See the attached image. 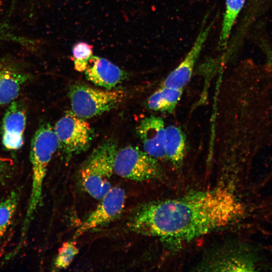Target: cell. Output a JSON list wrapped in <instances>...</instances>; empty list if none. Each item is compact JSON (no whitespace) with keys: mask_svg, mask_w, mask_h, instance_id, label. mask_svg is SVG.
Returning a JSON list of instances; mask_svg holds the SVG:
<instances>
[{"mask_svg":"<svg viewBox=\"0 0 272 272\" xmlns=\"http://www.w3.org/2000/svg\"><path fill=\"white\" fill-rule=\"evenodd\" d=\"M242 212L233 194L218 187L145 203L126 225L132 232L177 245L226 227Z\"/></svg>","mask_w":272,"mask_h":272,"instance_id":"obj_1","label":"cell"},{"mask_svg":"<svg viewBox=\"0 0 272 272\" xmlns=\"http://www.w3.org/2000/svg\"><path fill=\"white\" fill-rule=\"evenodd\" d=\"M58 149L53 127L48 123L40 125L32 140L30 160L32 182L28 206L21 230V240H24L33 217L42 201L43 184L47 167Z\"/></svg>","mask_w":272,"mask_h":272,"instance_id":"obj_2","label":"cell"},{"mask_svg":"<svg viewBox=\"0 0 272 272\" xmlns=\"http://www.w3.org/2000/svg\"><path fill=\"white\" fill-rule=\"evenodd\" d=\"M117 150L114 140L105 141L93 151L81 166V184L86 192L96 199L100 200L112 188L111 178Z\"/></svg>","mask_w":272,"mask_h":272,"instance_id":"obj_3","label":"cell"},{"mask_svg":"<svg viewBox=\"0 0 272 272\" xmlns=\"http://www.w3.org/2000/svg\"><path fill=\"white\" fill-rule=\"evenodd\" d=\"M125 96V92L121 90H101L83 84H74L69 91L72 111L84 119L110 111Z\"/></svg>","mask_w":272,"mask_h":272,"instance_id":"obj_4","label":"cell"},{"mask_svg":"<svg viewBox=\"0 0 272 272\" xmlns=\"http://www.w3.org/2000/svg\"><path fill=\"white\" fill-rule=\"evenodd\" d=\"M113 170L122 178L140 182L160 179L163 175L158 160L132 146L117 150Z\"/></svg>","mask_w":272,"mask_h":272,"instance_id":"obj_5","label":"cell"},{"mask_svg":"<svg viewBox=\"0 0 272 272\" xmlns=\"http://www.w3.org/2000/svg\"><path fill=\"white\" fill-rule=\"evenodd\" d=\"M53 129L58 149L66 161L87 151L93 140V131L89 123L72 111L66 112L56 122Z\"/></svg>","mask_w":272,"mask_h":272,"instance_id":"obj_6","label":"cell"},{"mask_svg":"<svg viewBox=\"0 0 272 272\" xmlns=\"http://www.w3.org/2000/svg\"><path fill=\"white\" fill-rule=\"evenodd\" d=\"M126 194L120 187H112L100 199L96 208L82 222L74 235L75 238L93 229L104 226L117 219L125 206Z\"/></svg>","mask_w":272,"mask_h":272,"instance_id":"obj_7","label":"cell"},{"mask_svg":"<svg viewBox=\"0 0 272 272\" xmlns=\"http://www.w3.org/2000/svg\"><path fill=\"white\" fill-rule=\"evenodd\" d=\"M203 22L190 50L180 63L172 71L162 82V86L183 89L189 82L195 64L211 31L213 22L208 25Z\"/></svg>","mask_w":272,"mask_h":272,"instance_id":"obj_8","label":"cell"},{"mask_svg":"<svg viewBox=\"0 0 272 272\" xmlns=\"http://www.w3.org/2000/svg\"><path fill=\"white\" fill-rule=\"evenodd\" d=\"M165 128L161 117L152 115L142 120L137 127L144 151L158 161L165 159Z\"/></svg>","mask_w":272,"mask_h":272,"instance_id":"obj_9","label":"cell"},{"mask_svg":"<svg viewBox=\"0 0 272 272\" xmlns=\"http://www.w3.org/2000/svg\"><path fill=\"white\" fill-rule=\"evenodd\" d=\"M26 116L22 105L15 101L7 109L2 122V143L9 151H16L23 145Z\"/></svg>","mask_w":272,"mask_h":272,"instance_id":"obj_10","label":"cell"},{"mask_svg":"<svg viewBox=\"0 0 272 272\" xmlns=\"http://www.w3.org/2000/svg\"><path fill=\"white\" fill-rule=\"evenodd\" d=\"M88 80L106 90H112L125 78V73L106 58L92 56L84 71Z\"/></svg>","mask_w":272,"mask_h":272,"instance_id":"obj_11","label":"cell"},{"mask_svg":"<svg viewBox=\"0 0 272 272\" xmlns=\"http://www.w3.org/2000/svg\"><path fill=\"white\" fill-rule=\"evenodd\" d=\"M29 79V74L17 67L0 62V105L14 101Z\"/></svg>","mask_w":272,"mask_h":272,"instance_id":"obj_12","label":"cell"},{"mask_svg":"<svg viewBox=\"0 0 272 272\" xmlns=\"http://www.w3.org/2000/svg\"><path fill=\"white\" fill-rule=\"evenodd\" d=\"M165 159L176 167L181 166L185 155L186 139L182 129L175 125L165 128Z\"/></svg>","mask_w":272,"mask_h":272,"instance_id":"obj_13","label":"cell"},{"mask_svg":"<svg viewBox=\"0 0 272 272\" xmlns=\"http://www.w3.org/2000/svg\"><path fill=\"white\" fill-rule=\"evenodd\" d=\"M183 89L161 86L148 99V107L153 111L170 113L175 109L181 99Z\"/></svg>","mask_w":272,"mask_h":272,"instance_id":"obj_14","label":"cell"},{"mask_svg":"<svg viewBox=\"0 0 272 272\" xmlns=\"http://www.w3.org/2000/svg\"><path fill=\"white\" fill-rule=\"evenodd\" d=\"M246 0H226V9L220 34L219 47L224 49L227 45L232 28Z\"/></svg>","mask_w":272,"mask_h":272,"instance_id":"obj_15","label":"cell"},{"mask_svg":"<svg viewBox=\"0 0 272 272\" xmlns=\"http://www.w3.org/2000/svg\"><path fill=\"white\" fill-rule=\"evenodd\" d=\"M19 200L18 193L13 191L0 201V238L4 235L10 224Z\"/></svg>","mask_w":272,"mask_h":272,"instance_id":"obj_16","label":"cell"},{"mask_svg":"<svg viewBox=\"0 0 272 272\" xmlns=\"http://www.w3.org/2000/svg\"><path fill=\"white\" fill-rule=\"evenodd\" d=\"M79 252V249L76 242H65L58 249L53 262L54 267L57 270L66 268L71 265Z\"/></svg>","mask_w":272,"mask_h":272,"instance_id":"obj_17","label":"cell"},{"mask_svg":"<svg viewBox=\"0 0 272 272\" xmlns=\"http://www.w3.org/2000/svg\"><path fill=\"white\" fill-rule=\"evenodd\" d=\"M75 69L78 72H84L88 60L93 55V46L84 42L74 45L72 49Z\"/></svg>","mask_w":272,"mask_h":272,"instance_id":"obj_18","label":"cell"},{"mask_svg":"<svg viewBox=\"0 0 272 272\" xmlns=\"http://www.w3.org/2000/svg\"><path fill=\"white\" fill-rule=\"evenodd\" d=\"M266 58V67L272 74V49L266 44L262 45Z\"/></svg>","mask_w":272,"mask_h":272,"instance_id":"obj_19","label":"cell"},{"mask_svg":"<svg viewBox=\"0 0 272 272\" xmlns=\"http://www.w3.org/2000/svg\"><path fill=\"white\" fill-rule=\"evenodd\" d=\"M10 173L9 165L0 158V181L7 178Z\"/></svg>","mask_w":272,"mask_h":272,"instance_id":"obj_20","label":"cell"}]
</instances>
